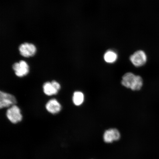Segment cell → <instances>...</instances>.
<instances>
[{
    "mask_svg": "<svg viewBox=\"0 0 159 159\" xmlns=\"http://www.w3.org/2000/svg\"><path fill=\"white\" fill-rule=\"evenodd\" d=\"M121 84L126 88L134 91L140 90L143 86V80L139 75L130 72L127 73L122 77Z\"/></svg>",
    "mask_w": 159,
    "mask_h": 159,
    "instance_id": "6da1fadb",
    "label": "cell"
},
{
    "mask_svg": "<svg viewBox=\"0 0 159 159\" xmlns=\"http://www.w3.org/2000/svg\"><path fill=\"white\" fill-rule=\"evenodd\" d=\"M6 116L10 122L13 124H16L21 122L23 119L20 109L16 105L10 107L7 109Z\"/></svg>",
    "mask_w": 159,
    "mask_h": 159,
    "instance_id": "7a4b0ae2",
    "label": "cell"
},
{
    "mask_svg": "<svg viewBox=\"0 0 159 159\" xmlns=\"http://www.w3.org/2000/svg\"><path fill=\"white\" fill-rule=\"evenodd\" d=\"M17 101L14 95L10 93L0 91V108H10L17 104Z\"/></svg>",
    "mask_w": 159,
    "mask_h": 159,
    "instance_id": "3957f363",
    "label": "cell"
},
{
    "mask_svg": "<svg viewBox=\"0 0 159 159\" xmlns=\"http://www.w3.org/2000/svg\"><path fill=\"white\" fill-rule=\"evenodd\" d=\"M61 88L60 84L55 80L51 82L47 81L43 85V92L46 95L48 96L57 94Z\"/></svg>",
    "mask_w": 159,
    "mask_h": 159,
    "instance_id": "277c9868",
    "label": "cell"
},
{
    "mask_svg": "<svg viewBox=\"0 0 159 159\" xmlns=\"http://www.w3.org/2000/svg\"><path fill=\"white\" fill-rule=\"evenodd\" d=\"M12 68L17 76L22 77L26 76L30 71L29 66L24 61L16 62L13 65Z\"/></svg>",
    "mask_w": 159,
    "mask_h": 159,
    "instance_id": "5b68a950",
    "label": "cell"
},
{
    "mask_svg": "<svg viewBox=\"0 0 159 159\" xmlns=\"http://www.w3.org/2000/svg\"><path fill=\"white\" fill-rule=\"evenodd\" d=\"M130 60L135 66L140 67L146 64L147 61V57L143 51L139 50L131 55Z\"/></svg>",
    "mask_w": 159,
    "mask_h": 159,
    "instance_id": "8992f818",
    "label": "cell"
},
{
    "mask_svg": "<svg viewBox=\"0 0 159 159\" xmlns=\"http://www.w3.org/2000/svg\"><path fill=\"white\" fill-rule=\"evenodd\" d=\"M19 49L20 54L25 57L34 56L36 52L35 45L28 43H23L20 45Z\"/></svg>",
    "mask_w": 159,
    "mask_h": 159,
    "instance_id": "52a82bcc",
    "label": "cell"
},
{
    "mask_svg": "<svg viewBox=\"0 0 159 159\" xmlns=\"http://www.w3.org/2000/svg\"><path fill=\"white\" fill-rule=\"evenodd\" d=\"M120 138V132L118 130L115 128L110 129L107 130L103 135L104 142L108 143L118 140Z\"/></svg>",
    "mask_w": 159,
    "mask_h": 159,
    "instance_id": "ba28073f",
    "label": "cell"
},
{
    "mask_svg": "<svg viewBox=\"0 0 159 159\" xmlns=\"http://www.w3.org/2000/svg\"><path fill=\"white\" fill-rule=\"evenodd\" d=\"M45 108L49 113L55 115L58 114L61 109V106L60 103L55 99H52L45 105Z\"/></svg>",
    "mask_w": 159,
    "mask_h": 159,
    "instance_id": "9c48e42d",
    "label": "cell"
},
{
    "mask_svg": "<svg viewBox=\"0 0 159 159\" xmlns=\"http://www.w3.org/2000/svg\"><path fill=\"white\" fill-rule=\"evenodd\" d=\"M84 101V95L80 91H75L73 93L72 101L75 106H79L82 104Z\"/></svg>",
    "mask_w": 159,
    "mask_h": 159,
    "instance_id": "30bf717a",
    "label": "cell"
},
{
    "mask_svg": "<svg viewBox=\"0 0 159 159\" xmlns=\"http://www.w3.org/2000/svg\"><path fill=\"white\" fill-rule=\"evenodd\" d=\"M104 58L106 62L113 63L115 62L118 58V55L114 51L108 50L105 53Z\"/></svg>",
    "mask_w": 159,
    "mask_h": 159,
    "instance_id": "8fae6325",
    "label": "cell"
}]
</instances>
